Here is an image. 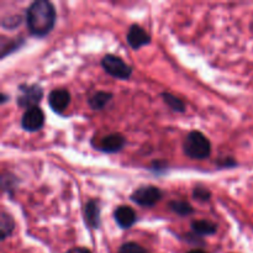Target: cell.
<instances>
[{"label":"cell","instance_id":"obj_1","mask_svg":"<svg viewBox=\"0 0 253 253\" xmlns=\"http://www.w3.org/2000/svg\"><path fill=\"white\" fill-rule=\"evenodd\" d=\"M56 22V9L47 0H36L26 10V24L34 36H46Z\"/></svg>","mask_w":253,"mask_h":253},{"label":"cell","instance_id":"obj_2","mask_svg":"<svg viewBox=\"0 0 253 253\" xmlns=\"http://www.w3.org/2000/svg\"><path fill=\"white\" fill-rule=\"evenodd\" d=\"M183 148L185 155L192 160H205L211 152L210 141L199 131H192L188 133L183 143Z\"/></svg>","mask_w":253,"mask_h":253},{"label":"cell","instance_id":"obj_3","mask_svg":"<svg viewBox=\"0 0 253 253\" xmlns=\"http://www.w3.org/2000/svg\"><path fill=\"white\" fill-rule=\"evenodd\" d=\"M101 66L106 73L118 79H128L132 73V68L126 64L120 57L114 54H106L101 61Z\"/></svg>","mask_w":253,"mask_h":253},{"label":"cell","instance_id":"obj_4","mask_svg":"<svg viewBox=\"0 0 253 253\" xmlns=\"http://www.w3.org/2000/svg\"><path fill=\"white\" fill-rule=\"evenodd\" d=\"M19 90L21 91V94L17 96V104L21 108H26V110L37 106L43 94L41 86L35 85V84H31V85L22 84L19 86Z\"/></svg>","mask_w":253,"mask_h":253},{"label":"cell","instance_id":"obj_5","mask_svg":"<svg viewBox=\"0 0 253 253\" xmlns=\"http://www.w3.org/2000/svg\"><path fill=\"white\" fill-rule=\"evenodd\" d=\"M161 198H162V192L153 185L138 188L131 195V199L141 207H153L156 203L160 202Z\"/></svg>","mask_w":253,"mask_h":253},{"label":"cell","instance_id":"obj_6","mask_svg":"<svg viewBox=\"0 0 253 253\" xmlns=\"http://www.w3.org/2000/svg\"><path fill=\"white\" fill-rule=\"evenodd\" d=\"M44 124V114L39 106L27 109L24 113L21 119V126L24 130L35 132V131L41 130Z\"/></svg>","mask_w":253,"mask_h":253},{"label":"cell","instance_id":"obj_7","mask_svg":"<svg viewBox=\"0 0 253 253\" xmlns=\"http://www.w3.org/2000/svg\"><path fill=\"white\" fill-rule=\"evenodd\" d=\"M151 42V37L140 25H132L127 32V43L132 48L138 49Z\"/></svg>","mask_w":253,"mask_h":253},{"label":"cell","instance_id":"obj_8","mask_svg":"<svg viewBox=\"0 0 253 253\" xmlns=\"http://www.w3.org/2000/svg\"><path fill=\"white\" fill-rule=\"evenodd\" d=\"M125 143L126 141L124 138V136H121L120 133H111V135L105 136L100 141V143L98 146V150L106 153H115L123 150Z\"/></svg>","mask_w":253,"mask_h":253},{"label":"cell","instance_id":"obj_9","mask_svg":"<svg viewBox=\"0 0 253 253\" xmlns=\"http://www.w3.org/2000/svg\"><path fill=\"white\" fill-rule=\"evenodd\" d=\"M71 95L66 89H54L48 95V104L52 110L56 113H62L68 106Z\"/></svg>","mask_w":253,"mask_h":253},{"label":"cell","instance_id":"obj_10","mask_svg":"<svg viewBox=\"0 0 253 253\" xmlns=\"http://www.w3.org/2000/svg\"><path fill=\"white\" fill-rule=\"evenodd\" d=\"M114 216H115V221L118 222L119 226L123 227V229H130L136 222L135 210L130 207H126V205L118 208L115 210Z\"/></svg>","mask_w":253,"mask_h":253},{"label":"cell","instance_id":"obj_11","mask_svg":"<svg viewBox=\"0 0 253 253\" xmlns=\"http://www.w3.org/2000/svg\"><path fill=\"white\" fill-rule=\"evenodd\" d=\"M85 220L86 224L93 229H98L100 225V209L96 200H89L85 205Z\"/></svg>","mask_w":253,"mask_h":253},{"label":"cell","instance_id":"obj_12","mask_svg":"<svg viewBox=\"0 0 253 253\" xmlns=\"http://www.w3.org/2000/svg\"><path fill=\"white\" fill-rule=\"evenodd\" d=\"M192 229L198 235H212L216 232V225L208 220H195L192 222Z\"/></svg>","mask_w":253,"mask_h":253},{"label":"cell","instance_id":"obj_13","mask_svg":"<svg viewBox=\"0 0 253 253\" xmlns=\"http://www.w3.org/2000/svg\"><path fill=\"white\" fill-rule=\"evenodd\" d=\"M111 96L113 95L110 93H106V91H98V93H95L89 99V105L94 110H100V109H103L110 101Z\"/></svg>","mask_w":253,"mask_h":253},{"label":"cell","instance_id":"obj_14","mask_svg":"<svg viewBox=\"0 0 253 253\" xmlns=\"http://www.w3.org/2000/svg\"><path fill=\"white\" fill-rule=\"evenodd\" d=\"M14 227L15 224L12 217L7 215L6 212H1V219H0V236H1V240L9 237L14 231Z\"/></svg>","mask_w":253,"mask_h":253},{"label":"cell","instance_id":"obj_15","mask_svg":"<svg viewBox=\"0 0 253 253\" xmlns=\"http://www.w3.org/2000/svg\"><path fill=\"white\" fill-rule=\"evenodd\" d=\"M162 98L165 100V103L172 109L173 111H178V113H184L185 111V104L180 100L177 96L172 95L169 93H163Z\"/></svg>","mask_w":253,"mask_h":253},{"label":"cell","instance_id":"obj_16","mask_svg":"<svg viewBox=\"0 0 253 253\" xmlns=\"http://www.w3.org/2000/svg\"><path fill=\"white\" fill-rule=\"evenodd\" d=\"M169 208L173 211L177 212L178 215H182V216H185V215H189L193 212L192 205L187 202H183V200H174V202H170Z\"/></svg>","mask_w":253,"mask_h":253},{"label":"cell","instance_id":"obj_17","mask_svg":"<svg viewBox=\"0 0 253 253\" xmlns=\"http://www.w3.org/2000/svg\"><path fill=\"white\" fill-rule=\"evenodd\" d=\"M119 253H147L143 247L140 245L135 244V242H127V244L123 245L121 249L119 250Z\"/></svg>","mask_w":253,"mask_h":253},{"label":"cell","instance_id":"obj_18","mask_svg":"<svg viewBox=\"0 0 253 253\" xmlns=\"http://www.w3.org/2000/svg\"><path fill=\"white\" fill-rule=\"evenodd\" d=\"M193 197H194L195 199L200 200V202H208V200L210 199V197H211V193L208 189H205V188L197 187L194 189V192H193Z\"/></svg>","mask_w":253,"mask_h":253},{"label":"cell","instance_id":"obj_19","mask_svg":"<svg viewBox=\"0 0 253 253\" xmlns=\"http://www.w3.org/2000/svg\"><path fill=\"white\" fill-rule=\"evenodd\" d=\"M67 253H91L88 249H84V247H74V249L69 250Z\"/></svg>","mask_w":253,"mask_h":253},{"label":"cell","instance_id":"obj_20","mask_svg":"<svg viewBox=\"0 0 253 253\" xmlns=\"http://www.w3.org/2000/svg\"><path fill=\"white\" fill-rule=\"evenodd\" d=\"M188 253H207V252L203 251V250H193V251H190Z\"/></svg>","mask_w":253,"mask_h":253},{"label":"cell","instance_id":"obj_21","mask_svg":"<svg viewBox=\"0 0 253 253\" xmlns=\"http://www.w3.org/2000/svg\"><path fill=\"white\" fill-rule=\"evenodd\" d=\"M6 98H7V96L5 95V94H2V95H1V101H2V103H5V101H6Z\"/></svg>","mask_w":253,"mask_h":253}]
</instances>
